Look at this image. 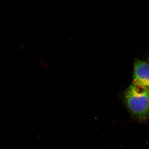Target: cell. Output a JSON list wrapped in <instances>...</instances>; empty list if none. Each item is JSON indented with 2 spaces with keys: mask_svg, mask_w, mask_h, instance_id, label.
<instances>
[{
  "mask_svg": "<svg viewBox=\"0 0 149 149\" xmlns=\"http://www.w3.org/2000/svg\"><path fill=\"white\" fill-rule=\"evenodd\" d=\"M126 103L130 111L138 116H144L149 110L148 88L133 84L125 93Z\"/></svg>",
  "mask_w": 149,
  "mask_h": 149,
  "instance_id": "cell-1",
  "label": "cell"
},
{
  "mask_svg": "<svg viewBox=\"0 0 149 149\" xmlns=\"http://www.w3.org/2000/svg\"><path fill=\"white\" fill-rule=\"evenodd\" d=\"M133 83L149 88V63L140 61L136 62L134 67Z\"/></svg>",
  "mask_w": 149,
  "mask_h": 149,
  "instance_id": "cell-2",
  "label": "cell"
}]
</instances>
